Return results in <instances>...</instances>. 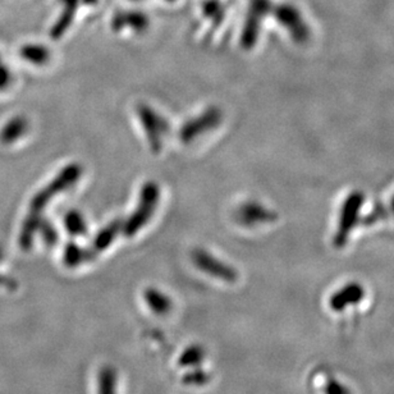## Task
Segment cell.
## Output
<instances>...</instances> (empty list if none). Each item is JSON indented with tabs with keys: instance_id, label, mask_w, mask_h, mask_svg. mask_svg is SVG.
<instances>
[{
	"instance_id": "cell-14",
	"label": "cell",
	"mask_w": 394,
	"mask_h": 394,
	"mask_svg": "<svg viewBox=\"0 0 394 394\" xmlns=\"http://www.w3.org/2000/svg\"><path fill=\"white\" fill-rule=\"evenodd\" d=\"M144 300L149 309L156 315H166L173 307V302L168 295L152 287L144 292Z\"/></svg>"
},
{
	"instance_id": "cell-8",
	"label": "cell",
	"mask_w": 394,
	"mask_h": 394,
	"mask_svg": "<svg viewBox=\"0 0 394 394\" xmlns=\"http://www.w3.org/2000/svg\"><path fill=\"white\" fill-rule=\"evenodd\" d=\"M235 219L243 227H254L277 219V214L255 201L245 202L235 210Z\"/></svg>"
},
{
	"instance_id": "cell-6",
	"label": "cell",
	"mask_w": 394,
	"mask_h": 394,
	"mask_svg": "<svg viewBox=\"0 0 394 394\" xmlns=\"http://www.w3.org/2000/svg\"><path fill=\"white\" fill-rule=\"evenodd\" d=\"M270 0H250L249 11L243 23L241 45L245 49H252L257 42L264 17L271 12Z\"/></svg>"
},
{
	"instance_id": "cell-24",
	"label": "cell",
	"mask_w": 394,
	"mask_h": 394,
	"mask_svg": "<svg viewBox=\"0 0 394 394\" xmlns=\"http://www.w3.org/2000/svg\"><path fill=\"white\" fill-rule=\"evenodd\" d=\"M324 394H351V392L340 381L331 379V381H326V384H325Z\"/></svg>"
},
{
	"instance_id": "cell-22",
	"label": "cell",
	"mask_w": 394,
	"mask_h": 394,
	"mask_svg": "<svg viewBox=\"0 0 394 394\" xmlns=\"http://www.w3.org/2000/svg\"><path fill=\"white\" fill-rule=\"evenodd\" d=\"M205 357V351L200 346L188 347L180 355V365L183 367H199Z\"/></svg>"
},
{
	"instance_id": "cell-29",
	"label": "cell",
	"mask_w": 394,
	"mask_h": 394,
	"mask_svg": "<svg viewBox=\"0 0 394 394\" xmlns=\"http://www.w3.org/2000/svg\"><path fill=\"white\" fill-rule=\"evenodd\" d=\"M133 1H137V0H133Z\"/></svg>"
},
{
	"instance_id": "cell-20",
	"label": "cell",
	"mask_w": 394,
	"mask_h": 394,
	"mask_svg": "<svg viewBox=\"0 0 394 394\" xmlns=\"http://www.w3.org/2000/svg\"><path fill=\"white\" fill-rule=\"evenodd\" d=\"M64 227L72 237H81L87 233V223L82 213L78 210H70L64 216Z\"/></svg>"
},
{
	"instance_id": "cell-5",
	"label": "cell",
	"mask_w": 394,
	"mask_h": 394,
	"mask_svg": "<svg viewBox=\"0 0 394 394\" xmlns=\"http://www.w3.org/2000/svg\"><path fill=\"white\" fill-rule=\"evenodd\" d=\"M191 260L197 269L221 282L235 283L238 279V273L233 266L221 261V259L215 257L207 250H194L191 254Z\"/></svg>"
},
{
	"instance_id": "cell-3",
	"label": "cell",
	"mask_w": 394,
	"mask_h": 394,
	"mask_svg": "<svg viewBox=\"0 0 394 394\" xmlns=\"http://www.w3.org/2000/svg\"><path fill=\"white\" fill-rule=\"evenodd\" d=\"M136 111L152 152L155 154L161 152L164 146V139L171 131L169 122L150 105L140 104Z\"/></svg>"
},
{
	"instance_id": "cell-26",
	"label": "cell",
	"mask_w": 394,
	"mask_h": 394,
	"mask_svg": "<svg viewBox=\"0 0 394 394\" xmlns=\"http://www.w3.org/2000/svg\"><path fill=\"white\" fill-rule=\"evenodd\" d=\"M12 72L0 63V90H6L12 83Z\"/></svg>"
},
{
	"instance_id": "cell-27",
	"label": "cell",
	"mask_w": 394,
	"mask_h": 394,
	"mask_svg": "<svg viewBox=\"0 0 394 394\" xmlns=\"http://www.w3.org/2000/svg\"><path fill=\"white\" fill-rule=\"evenodd\" d=\"M81 3L86 6H94V4H97V0H81Z\"/></svg>"
},
{
	"instance_id": "cell-18",
	"label": "cell",
	"mask_w": 394,
	"mask_h": 394,
	"mask_svg": "<svg viewBox=\"0 0 394 394\" xmlns=\"http://www.w3.org/2000/svg\"><path fill=\"white\" fill-rule=\"evenodd\" d=\"M42 215L28 213L26 221L22 224L21 235H20V245L22 249L27 250L34 242L35 235L39 232Z\"/></svg>"
},
{
	"instance_id": "cell-12",
	"label": "cell",
	"mask_w": 394,
	"mask_h": 394,
	"mask_svg": "<svg viewBox=\"0 0 394 394\" xmlns=\"http://www.w3.org/2000/svg\"><path fill=\"white\" fill-rule=\"evenodd\" d=\"M62 4V13L58 17L54 26L50 28V37L58 40L61 39L67 30L70 27L72 22L76 17L77 9L81 3V0H58Z\"/></svg>"
},
{
	"instance_id": "cell-19",
	"label": "cell",
	"mask_w": 394,
	"mask_h": 394,
	"mask_svg": "<svg viewBox=\"0 0 394 394\" xmlns=\"http://www.w3.org/2000/svg\"><path fill=\"white\" fill-rule=\"evenodd\" d=\"M118 375L116 369L104 367L97 376V394H117Z\"/></svg>"
},
{
	"instance_id": "cell-23",
	"label": "cell",
	"mask_w": 394,
	"mask_h": 394,
	"mask_svg": "<svg viewBox=\"0 0 394 394\" xmlns=\"http://www.w3.org/2000/svg\"><path fill=\"white\" fill-rule=\"evenodd\" d=\"M39 232L42 233L44 242L47 243L48 246H54V245L58 242L59 235H58V232H56L54 224H51L50 221L44 219V218H42V221H40Z\"/></svg>"
},
{
	"instance_id": "cell-10",
	"label": "cell",
	"mask_w": 394,
	"mask_h": 394,
	"mask_svg": "<svg viewBox=\"0 0 394 394\" xmlns=\"http://www.w3.org/2000/svg\"><path fill=\"white\" fill-rule=\"evenodd\" d=\"M364 297H365V290L362 284L351 282L333 293L332 297L329 300V306L333 312H345L348 306L359 304Z\"/></svg>"
},
{
	"instance_id": "cell-17",
	"label": "cell",
	"mask_w": 394,
	"mask_h": 394,
	"mask_svg": "<svg viewBox=\"0 0 394 394\" xmlns=\"http://www.w3.org/2000/svg\"><path fill=\"white\" fill-rule=\"evenodd\" d=\"M20 56L26 62L31 63L34 66H45L51 59L50 50L45 45H40V44H27L22 47Z\"/></svg>"
},
{
	"instance_id": "cell-9",
	"label": "cell",
	"mask_w": 394,
	"mask_h": 394,
	"mask_svg": "<svg viewBox=\"0 0 394 394\" xmlns=\"http://www.w3.org/2000/svg\"><path fill=\"white\" fill-rule=\"evenodd\" d=\"M364 197L361 194L351 195L348 197V200L345 204V208L342 211V218H340V224H339L338 232L335 233L334 237V243L337 247H343L345 243L348 240V235L352 230V226L355 224V214L359 211V209L362 205Z\"/></svg>"
},
{
	"instance_id": "cell-2",
	"label": "cell",
	"mask_w": 394,
	"mask_h": 394,
	"mask_svg": "<svg viewBox=\"0 0 394 394\" xmlns=\"http://www.w3.org/2000/svg\"><path fill=\"white\" fill-rule=\"evenodd\" d=\"M82 173V166L78 163H70L66 168H63L62 171L56 174V178L49 182L47 187H44L42 191H39L35 195V197L31 200L30 213L42 214V210L47 208L50 200H53L58 195L70 190L78 180H81Z\"/></svg>"
},
{
	"instance_id": "cell-21",
	"label": "cell",
	"mask_w": 394,
	"mask_h": 394,
	"mask_svg": "<svg viewBox=\"0 0 394 394\" xmlns=\"http://www.w3.org/2000/svg\"><path fill=\"white\" fill-rule=\"evenodd\" d=\"M202 13L207 18L213 20L215 27H218L221 25L226 16L224 7L221 6L219 0H205L202 3Z\"/></svg>"
},
{
	"instance_id": "cell-4",
	"label": "cell",
	"mask_w": 394,
	"mask_h": 394,
	"mask_svg": "<svg viewBox=\"0 0 394 394\" xmlns=\"http://www.w3.org/2000/svg\"><path fill=\"white\" fill-rule=\"evenodd\" d=\"M223 122V111L218 106H209L197 117L185 122L180 130V139L183 144H190L204 133L213 131Z\"/></svg>"
},
{
	"instance_id": "cell-7",
	"label": "cell",
	"mask_w": 394,
	"mask_h": 394,
	"mask_svg": "<svg viewBox=\"0 0 394 394\" xmlns=\"http://www.w3.org/2000/svg\"><path fill=\"white\" fill-rule=\"evenodd\" d=\"M277 21L290 31V36L296 42H304L309 36V30L304 23L302 16L297 9L290 4H281L273 9Z\"/></svg>"
},
{
	"instance_id": "cell-28",
	"label": "cell",
	"mask_w": 394,
	"mask_h": 394,
	"mask_svg": "<svg viewBox=\"0 0 394 394\" xmlns=\"http://www.w3.org/2000/svg\"><path fill=\"white\" fill-rule=\"evenodd\" d=\"M168 1H174V0H168Z\"/></svg>"
},
{
	"instance_id": "cell-16",
	"label": "cell",
	"mask_w": 394,
	"mask_h": 394,
	"mask_svg": "<svg viewBox=\"0 0 394 394\" xmlns=\"http://www.w3.org/2000/svg\"><path fill=\"white\" fill-rule=\"evenodd\" d=\"M30 123L25 117H16L11 119L0 132V141L3 144H12L14 141L23 137L27 133Z\"/></svg>"
},
{
	"instance_id": "cell-25",
	"label": "cell",
	"mask_w": 394,
	"mask_h": 394,
	"mask_svg": "<svg viewBox=\"0 0 394 394\" xmlns=\"http://www.w3.org/2000/svg\"><path fill=\"white\" fill-rule=\"evenodd\" d=\"M185 381H186L187 384L201 386V384H205L208 381V374L196 370V371H192V373L188 374L187 376H185Z\"/></svg>"
},
{
	"instance_id": "cell-15",
	"label": "cell",
	"mask_w": 394,
	"mask_h": 394,
	"mask_svg": "<svg viewBox=\"0 0 394 394\" xmlns=\"http://www.w3.org/2000/svg\"><path fill=\"white\" fill-rule=\"evenodd\" d=\"M97 255L92 249H83L76 242L67 243L63 252V261L68 268H76L81 264L92 260Z\"/></svg>"
},
{
	"instance_id": "cell-1",
	"label": "cell",
	"mask_w": 394,
	"mask_h": 394,
	"mask_svg": "<svg viewBox=\"0 0 394 394\" xmlns=\"http://www.w3.org/2000/svg\"><path fill=\"white\" fill-rule=\"evenodd\" d=\"M159 185L154 180H147L141 187L137 208L133 210V213L122 224V233L127 238L137 235L152 221V215L155 214L159 205Z\"/></svg>"
},
{
	"instance_id": "cell-13",
	"label": "cell",
	"mask_w": 394,
	"mask_h": 394,
	"mask_svg": "<svg viewBox=\"0 0 394 394\" xmlns=\"http://www.w3.org/2000/svg\"><path fill=\"white\" fill-rule=\"evenodd\" d=\"M122 224H123V221H121V219H117V221H113L111 223H109L101 230H99V233L95 235V240H94L92 246H91L92 251L95 254H99V252L108 249L111 243L116 241L117 235L122 232Z\"/></svg>"
},
{
	"instance_id": "cell-11",
	"label": "cell",
	"mask_w": 394,
	"mask_h": 394,
	"mask_svg": "<svg viewBox=\"0 0 394 394\" xmlns=\"http://www.w3.org/2000/svg\"><path fill=\"white\" fill-rule=\"evenodd\" d=\"M150 20L141 11H122L113 16L111 26L113 31L119 32L123 28H131L135 32H144L149 27Z\"/></svg>"
}]
</instances>
